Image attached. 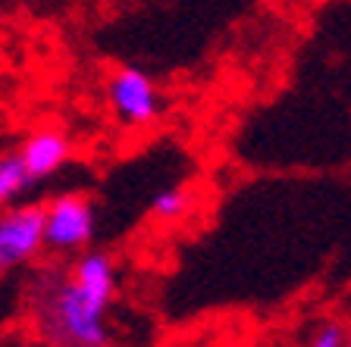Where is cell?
<instances>
[{"label": "cell", "instance_id": "cell-1", "mask_svg": "<svg viewBox=\"0 0 351 347\" xmlns=\"http://www.w3.org/2000/svg\"><path fill=\"white\" fill-rule=\"evenodd\" d=\"M117 297V263L88 250L66 275L44 282L35 294V326L51 347H107V313Z\"/></svg>", "mask_w": 351, "mask_h": 347}, {"label": "cell", "instance_id": "cell-2", "mask_svg": "<svg viewBox=\"0 0 351 347\" xmlns=\"http://www.w3.org/2000/svg\"><path fill=\"white\" fill-rule=\"evenodd\" d=\"M95 207L82 194H60L44 207V247L57 253L85 250L95 238Z\"/></svg>", "mask_w": 351, "mask_h": 347}, {"label": "cell", "instance_id": "cell-3", "mask_svg": "<svg viewBox=\"0 0 351 347\" xmlns=\"http://www.w3.org/2000/svg\"><path fill=\"white\" fill-rule=\"evenodd\" d=\"M107 103L129 129H147L163 110L160 91L154 88L151 75L135 66H123L107 79Z\"/></svg>", "mask_w": 351, "mask_h": 347}, {"label": "cell", "instance_id": "cell-4", "mask_svg": "<svg viewBox=\"0 0 351 347\" xmlns=\"http://www.w3.org/2000/svg\"><path fill=\"white\" fill-rule=\"evenodd\" d=\"M44 247V207L25 203L0 213V269H13L38 257Z\"/></svg>", "mask_w": 351, "mask_h": 347}, {"label": "cell", "instance_id": "cell-5", "mask_svg": "<svg viewBox=\"0 0 351 347\" xmlns=\"http://www.w3.org/2000/svg\"><path fill=\"white\" fill-rule=\"evenodd\" d=\"M69 153H73V144H69L66 131L57 129V125H44V129L32 131L22 141L16 157L22 159V166H25L32 185H35V181H44V179H51L53 172H60L63 163L69 159Z\"/></svg>", "mask_w": 351, "mask_h": 347}, {"label": "cell", "instance_id": "cell-6", "mask_svg": "<svg viewBox=\"0 0 351 347\" xmlns=\"http://www.w3.org/2000/svg\"><path fill=\"white\" fill-rule=\"evenodd\" d=\"M32 185L29 172L22 166V159L16 153H7V157H0V207L22 194V191Z\"/></svg>", "mask_w": 351, "mask_h": 347}, {"label": "cell", "instance_id": "cell-7", "mask_svg": "<svg viewBox=\"0 0 351 347\" xmlns=\"http://www.w3.org/2000/svg\"><path fill=\"white\" fill-rule=\"evenodd\" d=\"M189 207H191V197H189V191H182V188H167V191H160V194H154V201H151V213L167 219V222L182 219L185 213H189Z\"/></svg>", "mask_w": 351, "mask_h": 347}, {"label": "cell", "instance_id": "cell-8", "mask_svg": "<svg viewBox=\"0 0 351 347\" xmlns=\"http://www.w3.org/2000/svg\"><path fill=\"white\" fill-rule=\"evenodd\" d=\"M345 341H348L345 329L339 322H326V326H320L314 332V338H311L307 347H345Z\"/></svg>", "mask_w": 351, "mask_h": 347}]
</instances>
